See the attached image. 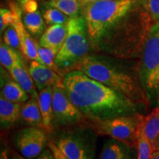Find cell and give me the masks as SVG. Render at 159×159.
Instances as JSON below:
<instances>
[{
  "instance_id": "cell-1",
  "label": "cell",
  "mask_w": 159,
  "mask_h": 159,
  "mask_svg": "<svg viewBox=\"0 0 159 159\" xmlns=\"http://www.w3.org/2000/svg\"><path fill=\"white\" fill-rule=\"evenodd\" d=\"M90 45L114 56L142 53L154 22L147 0H97L83 7Z\"/></svg>"
},
{
  "instance_id": "cell-2",
  "label": "cell",
  "mask_w": 159,
  "mask_h": 159,
  "mask_svg": "<svg viewBox=\"0 0 159 159\" xmlns=\"http://www.w3.org/2000/svg\"><path fill=\"white\" fill-rule=\"evenodd\" d=\"M63 81L71 102L91 121L136 114L137 102L80 70L68 71Z\"/></svg>"
},
{
  "instance_id": "cell-3",
  "label": "cell",
  "mask_w": 159,
  "mask_h": 159,
  "mask_svg": "<svg viewBox=\"0 0 159 159\" xmlns=\"http://www.w3.org/2000/svg\"><path fill=\"white\" fill-rule=\"evenodd\" d=\"M75 67L91 78L136 102L142 100L146 96L143 92L144 90L139 88L138 83L130 75L103 57L87 55Z\"/></svg>"
},
{
  "instance_id": "cell-4",
  "label": "cell",
  "mask_w": 159,
  "mask_h": 159,
  "mask_svg": "<svg viewBox=\"0 0 159 159\" xmlns=\"http://www.w3.org/2000/svg\"><path fill=\"white\" fill-rule=\"evenodd\" d=\"M142 88L149 100L158 97L159 91V21L149 30L142 51L139 69Z\"/></svg>"
},
{
  "instance_id": "cell-5",
  "label": "cell",
  "mask_w": 159,
  "mask_h": 159,
  "mask_svg": "<svg viewBox=\"0 0 159 159\" xmlns=\"http://www.w3.org/2000/svg\"><path fill=\"white\" fill-rule=\"evenodd\" d=\"M89 45L86 24L83 16L70 19L66 39L55 57L57 68L66 70L75 67L88 55Z\"/></svg>"
},
{
  "instance_id": "cell-6",
  "label": "cell",
  "mask_w": 159,
  "mask_h": 159,
  "mask_svg": "<svg viewBox=\"0 0 159 159\" xmlns=\"http://www.w3.org/2000/svg\"><path fill=\"white\" fill-rule=\"evenodd\" d=\"M142 117V115L135 114L92 121V122L98 134L109 136L136 148Z\"/></svg>"
},
{
  "instance_id": "cell-7",
  "label": "cell",
  "mask_w": 159,
  "mask_h": 159,
  "mask_svg": "<svg viewBox=\"0 0 159 159\" xmlns=\"http://www.w3.org/2000/svg\"><path fill=\"white\" fill-rule=\"evenodd\" d=\"M52 141L69 159H96L94 139L85 131H66Z\"/></svg>"
},
{
  "instance_id": "cell-8",
  "label": "cell",
  "mask_w": 159,
  "mask_h": 159,
  "mask_svg": "<svg viewBox=\"0 0 159 159\" xmlns=\"http://www.w3.org/2000/svg\"><path fill=\"white\" fill-rule=\"evenodd\" d=\"M47 134L42 127H27L17 133L14 144L25 158L35 159L47 148Z\"/></svg>"
},
{
  "instance_id": "cell-9",
  "label": "cell",
  "mask_w": 159,
  "mask_h": 159,
  "mask_svg": "<svg viewBox=\"0 0 159 159\" xmlns=\"http://www.w3.org/2000/svg\"><path fill=\"white\" fill-rule=\"evenodd\" d=\"M52 108L54 118L61 125L78 124L85 117L78 108L71 102L64 85L52 86Z\"/></svg>"
},
{
  "instance_id": "cell-10",
  "label": "cell",
  "mask_w": 159,
  "mask_h": 159,
  "mask_svg": "<svg viewBox=\"0 0 159 159\" xmlns=\"http://www.w3.org/2000/svg\"><path fill=\"white\" fill-rule=\"evenodd\" d=\"M10 8L14 12L16 15L14 21L11 25L15 27L18 34H19L20 44H21V51L22 54L27 59L31 60V61H36L43 63L41 59L40 58L39 53H38L39 43L36 42L34 38L30 34V33L27 30L23 24L22 19H21L22 10L16 2L10 3Z\"/></svg>"
},
{
  "instance_id": "cell-11",
  "label": "cell",
  "mask_w": 159,
  "mask_h": 159,
  "mask_svg": "<svg viewBox=\"0 0 159 159\" xmlns=\"http://www.w3.org/2000/svg\"><path fill=\"white\" fill-rule=\"evenodd\" d=\"M28 70L39 91L55 85H63V79L55 71L39 61H31Z\"/></svg>"
},
{
  "instance_id": "cell-12",
  "label": "cell",
  "mask_w": 159,
  "mask_h": 159,
  "mask_svg": "<svg viewBox=\"0 0 159 159\" xmlns=\"http://www.w3.org/2000/svg\"><path fill=\"white\" fill-rule=\"evenodd\" d=\"M136 148L114 139H108L103 145L99 159H136Z\"/></svg>"
},
{
  "instance_id": "cell-13",
  "label": "cell",
  "mask_w": 159,
  "mask_h": 159,
  "mask_svg": "<svg viewBox=\"0 0 159 159\" xmlns=\"http://www.w3.org/2000/svg\"><path fill=\"white\" fill-rule=\"evenodd\" d=\"M67 34L68 24L49 26L39 39V44L58 53L66 39Z\"/></svg>"
},
{
  "instance_id": "cell-14",
  "label": "cell",
  "mask_w": 159,
  "mask_h": 159,
  "mask_svg": "<svg viewBox=\"0 0 159 159\" xmlns=\"http://www.w3.org/2000/svg\"><path fill=\"white\" fill-rule=\"evenodd\" d=\"M52 86H49L39 91V103L43 119V128L47 134L53 130L54 114L52 108Z\"/></svg>"
},
{
  "instance_id": "cell-15",
  "label": "cell",
  "mask_w": 159,
  "mask_h": 159,
  "mask_svg": "<svg viewBox=\"0 0 159 159\" xmlns=\"http://www.w3.org/2000/svg\"><path fill=\"white\" fill-rule=\"evenodd\" d=\"M12 78L15 80L25 90L30 94V97L39 99V94L33 77L29 70L26 69L23 61L18 63L10 71Z\"/></svg>"
},
{
  "instance_id": "cell-16",
  "label": "cell",
  "mask_w": 159,
  "mask_h": 159,
  "mask_svg": "<svg viewBox=\"0 0 159 159\" xmlns=\"http://www.w3.org/2000/svg\"><path fill=\"white\" fill-rule=\"evenodd\" d=\"M139 127L156 151V142L159 136V107L153 109L147 116H142Z\"/></svg>"
},
{
  "instance_id": "cell-17",
  "label": "cell",
  "mask_w": 159,
  "mask_h": 159,
  "mask_svg": "<svg viewBox=\"0 0 159 159\" xmlns=\"http://www.w3.org/2000/svg\"><path fill=\"white\" fill-rule=\"evenodd\" d=\"M21 19L25 28L34 39H40L47 29V25L39 10L33 12L22 11Z\"/></svg>"
},
{
  "instance_id": "cell-18",
  "label": "cell",
  "mask_w": 159,
  "mask_h": 159,
  "mask_svg": "<svg viewBox=\"0 0 159 159\" xmlns=\"http://www.w3.org/2000/svg\"><path fill=\"white\" fill-rule=\"evenodd\" d=\"M1 96L7 100L16 103L27 102L30 98L28 93L15 80L5 79L1 88Z\"/></svg>"
},
{
  "instance_id": "cell-19",
  "label": "cell",
  "mask_w": 159,
  "mask_h": 159,
  "mask_svg": "<svg viewBox=\"0 0 159 159\" xmlns=\"http://www.w3.org/2000/svg\"><path fill=\"white\" fill-rule=\"evenodd\" d=\"M21 118L30 126L43 128V119L39 103V99L30 97L25 104L21 105Z\"/></svg>"
},
{
  "instance_id": "cell-20",
  "label": "cell",
  "mask_w": 159,
  "mask_h": 159,
  "mask_svg": "<svg viewBox=\"0 0 159 159\" xmlns=\"http://www.w3.org/2000/svg\"><path fill=\"white\" fill-rule=\"evenodd\" d=\"M42 6L58 9L70 19L81 16L83 10L81 0H49L45 1Z\"/></svg>"
},
{
  "instance_id": "cell-21",
  "label": "cell",
  "mask_w": 159,
  "mask_h": 159,
  "mask_svg": "<svg viewBox=\"0 0 159 159\" xmlns=\"http://www.w3.org/2000/svg\"><path fill=\"white\" fill-rule=\"evenodd\" d=\"M21 105L0 97V121L2 125H11L21 117Z\"/></svg>"
},
{
  "instance_id": "cell-22",
  "label": "cell",
  "mask_w": 159,
  "mask_h": 159,
  "mask_svg": "<svg viewBox=\"0 0 159 159\" xmlns=\"http://www.w3.org/2000/svg\"><path fill=\"white\" fill-rule=\"evenodd\" d=\"M22 61L20 55L18 53L16 49L6 45L5 43L1 41L0 44V62L2 66H3L7 71H11L16 63Z\"/></svg>"
},
{
  "instance_id": "cell-23",
  "label": "cell",
  "mask_w": 159,
  "mask_h": 159,
  "mask_svg": "<svg viewBox=\"0 0 159 159\" xmlns=\"http://www.w3.org/2000/svg\"><path fill=\"white\" fill-rule=\"evenodd\" d=\"M41 13L46 25L48 27L56 25H66L70 18L58 9L41 5Z\"/></svg>"
},
{
  "instance_id": "cell-24",
  "label": "cell",
  "mask_w": 159,
  "mask_h": 159,
  "mask_svg": "<svg viewBox=\"0 0 159 159\" xmlns=\"http://www.w3.org/2000/svg\"><path fill=\"white\" fill-rule=\"evenodd\" d=\"M136 150V159H150L154 152L152 144L141 130L140 127H139L138 137H137Z\"/></svg>"
},
{
  "instance_id": "cell-25",
  "label": "cell",
  "mask_w": 159,
  "mask_h": 159,
  "mask_svg": "<svg viewBox=\"0 0 159 159\" xmlns=\"http://www.w3.org/2000/svg\"><path fill=\"white\" fill-rule=\"evenodd\" d=\"M38 53L40 58L41 59L43 63L48 66L49 68L52 69L57 72L59 70L57 68L56 63H55V57H56L57 52L53 49L47 48V47H41L39 43L38 47Z\"/></svg>"
},
{
  "instance_id": "cell-26",
  "label": "cell",
  "mask_w": 159,
  "mask_h": 159,
  "mask_svg": "<svg viewBox=\"0 0 159 159\" xmlns=\"http://www.w3.org/2000/svg\"><path fill=\"white\" fill-rule=\"evenodd\" d=\"M3 41L6 45L14 49L21 50L20 39L16 30L13 25H10L3 33Z\"/></svg>"
},
{
  "instance_id": "cell-27",
  "label": "cell",
  "mask_w": 159,
  "mask_h": 159,
  "mask_svg": "<svg viewBox=\"0 0 159 159\" xmlns=\"http://www.w3.org/2000/svg\"><path fill=\"white\" fill-rule=\"evenodd\" d=\"M15 17V13L12 10L2 7L0 10V33L1 34H2L4 31L13 23Z\"/></svg>"
},
{
  "instance_id": "cell-28",
  "label": "cell",
  "mask_w": 159,
  "mask_h": 159,
  "mask_svg": "<svg viewBox=\"0 0 159 159\" xmlns=\"http://www.w3.org/2000/svg\"><path fill=\"white\" fill-rule=\"evenodd\" d=\"M147 7L153 22L159 21V0H147Z\"/></svg>"
},
{
  "instance_id": "cell-29",
  "label": "cell",
  "mask_w": 159,
  "mask_h": 159,
  "mask_svg": "<svg viewBox=\"0 0 159 159\" xmlns=\"http://www.w3.org/2000/svg\"><path fill=\"white\" fill-rule=\"evenodd\" d=\"M19 7L23 12H33L39 10V4L37 0H30Z\"/></svg>"
},
{
  "instance_id": "cell-30",
  "label": "cell",
  "mask_w": 159,
  "mask_h": 159,
  "mask_svg": "<svg viewBox=\"0 0 159 159\" xmlns=\"http://www.w3.org/2000/svg\"><path fill=\"white\" fill-rule=\"evenodd\" d=\"M48 147L52 151V153L54 155L55 159H69L64 154L59 150L58 148L55 144V142L52 140L50 142L48 143Z\"/></svg>"
},
{
  "instance_id": "cell-31",
  "label": "cell",
  "mask_w": 159,
  "mask_h": 159,
  "mask_svg": "<svg viewBox=\"0 0 159 159\" xmlns=\"http://www.w3.org/2000/svg\"><path fill=\"white\" fill-rule=\"evenodd\" d=\"M35 159H55V157L52 153V151L48 147Z\"/></svg>"
},
{
  "instance_id": "cell-32",
  "label": "cell",
  "mask_w": 159,
  "mask_h": 159,
  "mask_svg": "<svg viewBox=\"0 0 159 159\" xmlns=\"http://www.w3.org/2000/svg\"><path fill=\"white\" fill-rule=\"evenodd\" d=\"M0 159H9L8 153L6 150H2L1 151V154H0Z\"/></svg>"
},
{
  "instance_id": "cell-33",
  "label": "cell",
  "mask_w": 159,
  "mask_h": 159,
  "mask_svg": "<svg viewBox=\"0 0 159 159\" xmlns=\"http://www.w3.org/2000/svg\"><path fill=\"white\" fill-rule=\"evenodd\" d=\"M95 1H97V0H81V3H82L83 7H84L85 6H86L91 2H94Z\"/></svg>"
},
{
  "instance_id": "cell-34",
  "label": "cell",
  "mask_w": 159,
  "mask_h": 159,
  "mask_svg": "<svg viewBox=\"0 0 159 159\" xmlns=\"http://www.w3.org/2000/svg\"><path fill=\"white\" fill-rule=\"evenodd\" d=\"M150 159H159V150L154 151Z\"/></svg>"
},
{
  "instance_id": "cell-35",
  "label": "cell",
  "mask_w": 159,
  "mask_h": 159,
  "mask_svg": "<svg viewBox=\"0 0 159 159\" xmlns=\"http://www.w3.org/2000/svg\"><path fill=\"white\" fill-rule=\"evenodd\" d=\"M27 1H30V0H15L14 2H16L19 6H21V5H23L24 3L27 2Z\"/></svg>"
},
{
  "instance_id": "cell-36",
  "label": "cell",
  "mask_w": 159,
  "mask_h": 159,
  "mask_svg": "<svg viewBox=\"0 0 159 159\" xmlns=\"http://www.w3.org/2000/svg\"><path fill=\"white\" fill-rule=\"evenodd\" d=\"M12 159H24V157L19 156V155H17V154H14L13 156V158H12Z\"/></svg>"
},
{
  "instance_id": "cell-37",
  "label": "cell",
  "mask_w": 159,
  "mask_h": 159,
  "mask_svg": "<svg viewBox=\"0 0 159 159\" xmlns=\"http://www.w3.org/2000/svg\"><path fill=\"white\" fill-rule=\"evenodd\" d=\"M156 150H159V136H158V140H157V142H156Z\"/></svg>"
},
{
  "instance_id": "cell-38",
  "label": "cell",
  "mask_w": 159,
  "mask_h": 159,
  "mask_svg": "<svg viewBox=\"0 0 159 159\" xmlns=\"http://www.w3.org/2000/svg\"><path fill=\"white\" fill-rule=\"evenodd\" d=\"M157 102H158V107H159V91H158V97H157Z\"/></svg>"
},
{
  "instance_id": "cell-39",
  "label": "cell",
  "mask_w": 159,
  "mask_h": 159,
  "mask_svg": "<svg viewBox=\"0 0 159 159\" xmlns=\"http://www.w3.org/2000/svg\"><path fill=\"white\" fill-rule=\"evenodd\" d=\"M24 159H27V158H25V157H24Z\"/></svg>"
},
{
  "instance_id": "cell-40",
  "label": "cell",
  "mask_w": 159,
  "mask_h": 159,
  "mask_svg": "<svg viewBox=\"0 0 159 159\" xmlns=\"http://www.w3.org/2000/svg\"><path fill=\"white\" fill-rule=\"evenodd\" d=\"M46 1H49V0H46Z\"/></svg>"
}]
</instances>
